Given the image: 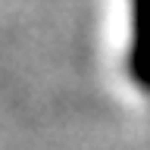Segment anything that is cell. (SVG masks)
I'll use <instances>...</instances> for the list:
<instances>
[{"label":"cell","mask_w":150,"mask_h":150,"mask_svg":"<svg viewBox=\"0 0 150 150\" xmlns=\"http://www.w3.org/2000/svg\"><path fill=\"white\" fill-rule=\"evenodd\" d=\"M131 78L150 91V0H131Z\"/></svg>","instance_id":"1"}]
</instances>
